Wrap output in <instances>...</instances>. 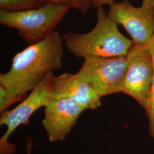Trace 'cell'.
I'll use <instances>...</instances> for the list:
<instances>
[{
    "mask_svg": "<svg viewBox=\"0 0 154 154\" xmlns=\"http://www.w3.org/2000/svg\"><path fill=\"white\" fill-rule=\"evenodd\" d=\"M86 109L65 98H51L45 107L42 125L50 142L63 141L77 123L79 116Z\"/></svg>",
    "mask_w": 154,
    "mask_h": 154,
    "instance_id": "cell-8",
    "label": "cell"
},
{
    "mask_svg": "<svg viewBox=\"0 0 154 154\" xmlns=\"http://www.w3.org/2000/svg\"><path fill=\"white\" fill-rule=\"evenodd\" d=\"M33 146V140L30 137H29L26 139V151H27V154H32V149Z\"/></svg>",
    "mask_w": 154,
    "mask_h": 154,
    "instance_id": "cell-15",
    "label": "cell"
},
{
    "mask_svg": "<svg viewBox=\"0 0 154 154\" xmlns=\"http://www.w3.org/2000/svg\"><path fill=\"white\" fill-rule=\"evenodd\" d=\"M147 44L152 57L153 73L149 101L145 110L149 117V135L150 137L154 138V33Z\"/></svg>",
    "mask_w": 154,
    "mask_h": 154,
    "instance_id": "cell-11",
    "label": "cell"
},
{
    "mask_svg": "<svg viewBox=\"0 0 154 154\" xmlns=\"http://www.w3.org/2000/svg\"><path fill=\"white\" fill-rule=\"evenodd\" d=\"M128 69L126 56L85 60L75 74L93 88L100 98L122 93Z\"/></svg>",
    "mask_w": 154,
    "mask_h": 154,
    "instance_id": "cell-4",
    "label": "cell"
},
{
    "mask_svg": "<svg viewBox=\"0 0 154 154\" xmlns=\"http://www.w3.org/2000/svg\"><path fill=\"white\" fill-rule=\"evenodd\" d=\"M63 37L54 31L42 41L29 45L14 57L11 67L0 74V85L11 97L25 95L38 86L51 72L60 69Z\"/></svg>",
    "mask_w": 154,
    "mask_h": 154,
    "instance_id": "cell-1",
    "label": "cell"
},
{
    "mask_svg": "<svg viewBox=\"0 0 154 154\" xmlns=\"http://www.w3.org/2000/svg\"><path fill=\"white\" fill-rule=\"evenodd\" d=\"M54 76L53 72H49L20 105L1 114L0 125H5L7 130L0 139V154L16 153V147L9 142V138L18 127L28 124L34 112L49 102L52 98L51 82Z\"/></svg>",
    "mask_w": 154,
    "mask_h": 154,
    "instance_id": "cell-5",
    "label": "cell"
},
{
    "mask_svg": "<svg viewBox=\"0 0 154 154\" xmlns=\"http://www.w3.org/2000/svg\"><path fill=\"white\" fill-rule=\"evenodd\" d=\"M71 8L66 5L47 3L41 8L25 11L0 10V23L16 29L26 43L31 45L53 33Z\"/></svg>",
    "mask_w": 154,
    "mask_h": 154,
    "instance_id": "cell-3",
    "label": "cell"
},
{
    "mask_svg": "<svg viewBox=\"0 0 154 154\" xmlns=\"http://www.w3.org/2000/svg\"><path fill=\"white\" fill-rule=\"evenodd\" d=\"M97 22L92 30L85 34L67 32L63 35L68 50L85 60L126 56L133 42L125 37L103 7L97 11Z\"/></svg>",
    "mask_w": 154,
    "mask_h": 154,
    "instance_id": "cell-2",
    "label": "cell"
},
{
    "mask_svg": "<svg viewBox=\"0 0 154 154\" xmlns=\"http://www.w3.org/2000/svg\"><path fill=\"white\" fill-rule=\"evenodd\" d=\"M25 98V95L17 97H11L7 93L5 88L0 85V113H2L17 102L21 101Z\"/></svg>",
    "mask_w": 154,
    "mask_h": 154,
    "instance_id": "cell-13",
    "label": "cell"
},
{
    "mask_svg": "<svg viewBox=\"0 0 154 154\" xmlns=\"http://www.w3.org/2000/svg\"><path fill=\"white\" fill-rule=\"evenodd\" d=\"M143 4L154 6V0H143Z\"/></svg>",
    "mask_w": 154,
    "mask_h": 154,
    "instance_id": "cell-16",
    "label": "cell"
},
{
    "mask_svg": "<svg viewBox=\"0 0 154 154\" xmlns=\"http://www.w3.org/2000/svg\"><path fill=\"white\" fill-rule=\"evenodd\" d=\"M47 3L45 0H0V8L5 11H25L41 8Z\"/></svg>",
    "mask_w": 154,
    "mask_h": 154,
    "instance_id": "cell-10",
    "label": "cell"
},
{
    "mask_svg": "<svg viewBox=\"0 0 154 154\" xmlns=\"http://www.w3.org/2000/svg\"><path fill=\"white\" fill-rule=\"evenodd\" d=\"M48 3L70 6L83 14L88 13L93 6L91 0H45Z\"/></svg>",
    "mask_w": 154,
    "mask_h": 154,
    "instance_id": "cell-12",
    "label": "cell"
},
{
    "mask_svg": "<svg viewBox=\"0 0 154 154\" xmlns=\"http://www.w3.org/2000/svg\"><path fill=\"white\" fill-rule=\"evenodd\" d=\"M52 98H65L83 106L85 109L95 110L100 107V97L88 83L77 75L63 73L52 78Z\"/></svg>",
    "mask_w": 154,
    "mask_h": 154,
    "instance_id": "cell-9",
    "label": "cell"
},
{
    "mask_svg": "<svg viewBox=\"0 0 154 154\" xmlns=\"http://www.w3.org/2000/svg\"><path fill=\"white\" fill-rule=\"evenodd\" d=\"M126 57L128 69L122 93L131 96L146 110L153 73L152 60L147 44L133 42Z\"/></svg>",
    "mask_w": 154,
    "mask_h": 154,
    "instance_id": "cell-6",
    "label": "cell"
},
{
    "mask_svg": "<svg viewBox=\"0 0 154 154\" xmlns=\"http://www.w3.org/2000/svg\"><path fill=\"white\" fill-rule=\"evenodd\" d=\"M93 6L95 8H99L104 5H113L116 2L115 0H91Z\"/></svg>",
    "mask_w": 154,
    "mask_h": 154,
    "instance_id": "cell-14",
    "label": "cell"
},
{
    "mask_svg": "<svg viewBox=\"0 0 154 154\" xmlns=\"http://www.w3.org/2000/svg\"><path fill=\"white\" fill-rule=\"evenodd\" d=\"M107 14L125 28L136 44H147L154 34V6L142 3L140 7H135L128 0H123L111 6Z\"/></svg>",
    "mask_w": 154,
    "mask_h": 154,
    "instance_id": "cell-7",
    "label": "cell"
}]
</instances>
